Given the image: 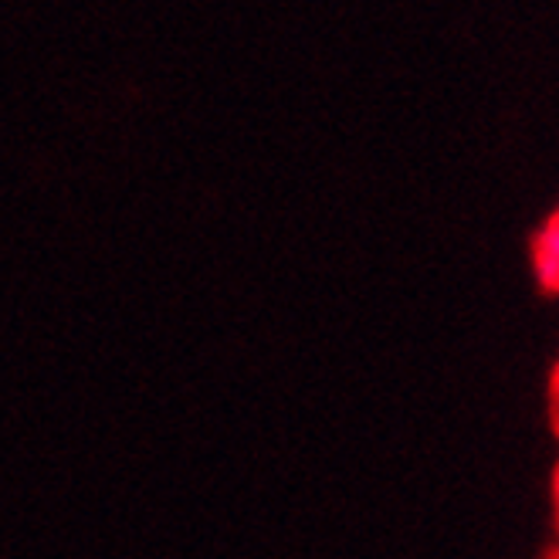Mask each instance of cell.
Listing matches in <instances>:
<instances>
[{
	"mask_svg": "<svg viewBox=\"0 0 559 559\" xmlns=\"http://www.w3.org/2000/svg\"><path fill=\"white\" fill-rule=\"evenodd\" d=\"M536 272L549 292H559V235L546 224L536 241Z\"/></svg>",
	"mask_w": 559,
	"mask_h": 559,
	"instance_id": "cell-1",
	"label": "cell"
},
{
	"mask_svg": "<svg viewBox=\"0 0 559 559\" xmlns=\"http://www.w3.org/2000/svg\"><path fill=\"white\" fill-rule=\"evenodd\" d=\"M552 401H556V424H559V370H556V380H552Z\"/></svg>",
	"mask_w": 559,
	"mask_h": 559,
	"instance_id": "cell-2",
	"label": "cell"
},
{
	"mask_svg": "<svg viewBox=\"0 0 559 559\" xmlns=\"http://www.w3.org/2000/svg\"><path fill=\"white\" fill-rule=\"evenodd\" d=\"M549 227H552V231H556V235H559V211H556V214H552V221H549Z\"/></svg>",
	"mask_w": 559,
	"mask_h": 559,
	"instance_id": "cell-3",
	"label": "cell"
},
{
	"mask_svg": "<svg viewBox=\"0 0 559 559\" xmlns=\"http://www.w3.org/2000/svg\"><path fill=\"white\" fill-rule=\"evenodd\" d=\"M556 502H559V475H556Z\"/></svg>",
	"mask_w": 559,
	"mask_h": 559,
	"instance_id": "cell-4",
	"label": "cell"
},
{
	"mask_svg": "<svg viewBox=\"0 0 559 559\" xmlns=\"http://www.w3.org/2000/svg\"><path fill=\"white\" fill-rule=\"evenodd\" d=\"M556 559H559V556H556Z\"/></svg>",
	"mask_w": 559,
	"mask_h": 559,
	"instance_id": "cell-5",
	"label": "cell"
}]
</instances>
